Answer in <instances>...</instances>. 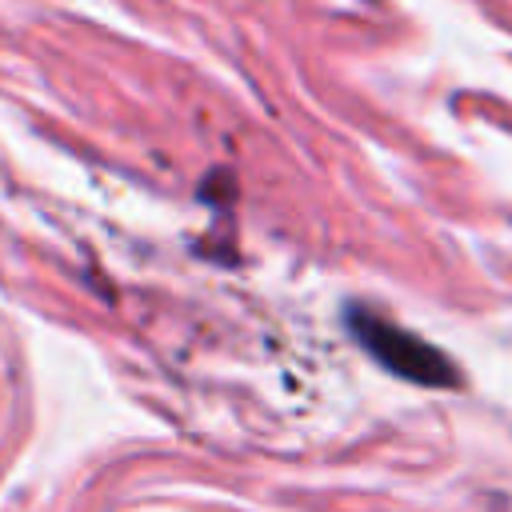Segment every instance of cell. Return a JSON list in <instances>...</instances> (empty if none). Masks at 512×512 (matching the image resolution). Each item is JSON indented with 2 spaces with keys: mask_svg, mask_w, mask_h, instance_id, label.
I'll return each instance as SVG.
<instances>
[{
  "mask_svg": "<svg viewBox=\"0 0 512 512\" xmlns=\"http://www.w3.org/2000/svg\"><path fill=\"white\" fill-rule=\"evenodd\" d=\"M352 332L356 340L392 372H400L404 380H416V384H432V388H456V368L452 360L432 348L428 340L388 324L384 316L376 312H352Z\"/></svg>",
  "mask_w": 512,
  "mask_h": 512,
  "instance_id": "6da1fadb",
  "label": "cell"
}]
</instances>
